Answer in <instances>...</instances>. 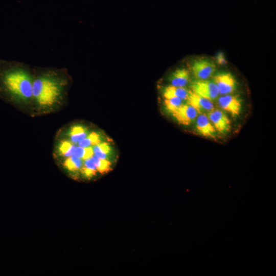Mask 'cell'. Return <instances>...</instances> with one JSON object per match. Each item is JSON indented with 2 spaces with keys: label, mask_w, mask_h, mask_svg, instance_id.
Listing matches in <instances>:
<instances>
[{
  "label": "cell",
  "mask_w": 276,
  "mask_h": 276,
  "mask_svg": "<svg viewBox=\"0 0 276 276\" xmlns=\"http://www.w3.org/2000/svg\"><path fill=\"white\" fill-rule=\"evenodd\" d=\"M31 117L57 112L67 101L72 78L66 68L35 66Z\"/></svg>",
  "instance_id": "6da1fadb"
},
{
  "label": "cell",
  "mask_w": 276,
  "mask_h": 276,
  "mask_svg": "<svg viewBox=\"0 0 276 276\" xmlns=\"http://www.w3.org/2000/svg\"><path fill=\"white\" fill-rule=\"evenodd\" d=\"M33 69L17 61L0 59V97L31 116Z\"/></svg>",
  "instance_id": "7a4b0ae2"
},
{
  "label": "cell",
  "mask_w": 276,
  "mask_h": 276,
  "mask_svg": "<svg viewBox=\"0 0 276 276\" xmlns=\"http://www.w3.org/2000/svg\"><path fill=\"white\" fill-rule=\"evenodd\" d=\"M191 88L195 94L212 101L219 95L217 86L213 81L197 79L191 82Z\"/></svg>",
  "instance_id": "3957f363"
},
{
  "label": "cell",
  "mask_w": 276,
  "mask_h": 276,
  "mask_svg": "<svg viewBox=\"0 0 276 276\" xmlns=\"http://www.w3.org/2000/svg\"><path fill=\"white\" fill-rule=\"evenodd\" d=\"M191 70L193 75L197 79L205 80L215 73L216 65L212 60L200 58L193 61Z\"/></svg>",
  "instance_id": "277c9868"
},
{
  "label": "cell",
  "mask_w": 276,
  "mask_h": 276,
  "mask_svg": "<svg viewBox=\"0 0 276 276\" xmlns=\"http://www.w3.org/2000/svg\"><path fill=\"white\" fill-rule=\"evenodd\" d=\"M213 81L217 86L219 94L222 95L229 94L236 88V80L229 73L217 74L214 77Z\"/></svg>",
  "instance_id": "5b68a950"
},
{
  "label": "cell",
  "mask_w": 276,
  "mask_h": 276,
  "mask_svg": "<svg viewBox=\"0 0 276 276\" xmlns=\"http://www.w3.org/2000/svg\"><path fill=\"white\" fill-rule=\"evenodd\" d=\"M206 116L218 131L225 133L229 130L230 121L222 111L214 109L208 112Z\"/></svg>",
  "instance_id": "8992f818"
},
{
  "label": "cell",
  "mask_w": 276,
  "mask_h": 276,
  "mask_svg": "<svg viewBox=\"0 0 276 276\" xmlns=\"http://www.w3.org/2000/svg\"><path fill=\"white\" fill-rule=\"evenodd\" d=\"M187 104L192 106L198 113L209 112L214 109L212 101L190 90L187 99Z\"/></svg>",
  "instance_id": "52a82bcc"
},
{
  "label": "cell",
  "mask_w": 276,
  "mask_h": 276,
  "mask_svg": "<svg viewBox=\"0 0 276 276\" xmlns=\"http://www.w3.org/2000/svg\"><path fill=\"white\" fill-rule=\"evenodd\" d=\"M218 102L222 109L229 112L233 116H238L240 112L241 101L237 96L229 94L224 95L219 97Z\"/></svg>",
  "instance_id": "ba28073f"
},
{
  "label": "cell",
  "mask_w": 276,
  "mask_h": 276,
  "mask_svg": "<svg viewBox=\"0 0 276 276\" xmlns=\"http://www.w3.org/2000/svg\"><path fill=\"white\" fill-rule=\"evenodd\" d=\"M197 111L188 104H182L172 113L176 120L181 124L188 125L197 117Z\"/></svg>",
  "instance_id": "9c48e42d"
},
{
  "label": "cell",
  "mask_w": 276,
  "mask_h": 276,
  "mask_svg": "<svg viewBox=\"0 0 276 276\" xmlns=\"http://www.w3.org/2000/svg\"><path fill=\"white\" fill-rule=\"evenodd\" d=\"M196 128L198 132L205 137H214L216 129L206 114L201 113L197 118Z\"/></svg>",
  "instance_id": "30bf717a"
},
{
  "label": "cell",
  "mask_w": 276,
  "mask_h": 276,
  "mask_svg": "<svg viewBox=\"0 0 276 276\" xmlns=\"http://www.w3.org/2000/svg\"><path fill=\"white\" fill-rule=\"evenodd\" d=\"M190 80V74L185 68H179L172 72L169 77L171 85L185 87Z\"/></svg>",
  "instance_id": "8fae6325"
},
{
  "label": "cell",
  "mask_w": 276,
  "mask_h": 276,
  "mask_svg": "<svg viewBox=\"0 0 276 276\" xmlns=\"http://www.w3.org/2000/svg\"><path fill=\"white\" fill-rule=\"evenodd\" d=\"M189 91L190 90L185 87H176L170 85L163 89V95L165 98L176 97L183 101L187 100Z\"/></svg>",
  "instance_id": "7c38bea8"
},
{
  "label": "cell",
  "mask_w": 276,
  "mask_h": 276,
  "mask_svg": "<svg viewBox=\"0 0 276 276\" xmlns=\"http://www.w3.org/2000/svg\"><path fill=\"white\" fill-rule=\"evenodd\" d=\"M94 154L98 158L102 160H108L112 149L108 142L103 141L94 146Z\"/></svg>",
  "instance_id": "4fadbf2b"
},
{
  "label": "cell",
  "mask_w": 276,
  "mask_h": 276,
  "mask_svg": "<svg viewBox=\"0 0 276 276\" xmlns=\"http://www.w3.org/2000/svg\"><path fill=\"white\" fill-rule=\"evenodd\" d=\"M164 103L166 109L172 113L183 104V100L178 97H172L165 98Z\"/></svg>",
  "instance_id": "5bb4252c"
},
{
  "label": "cell",
  "mask_w": 276,
  "mask_h": 276,
  "mask_svg": "<svg viewBox=\"0 0 276 276\" xmlns=\"http://www.w3.org/2000/svg\"><path fill=\"white\" fill-rule=\"evenodd\" d=\"M217 62L220 64H225L226 63L225 59L222 53H220L217 57Z\"/></svg>",
  "instance_id": "9a60e30c"
}]
</instances>
